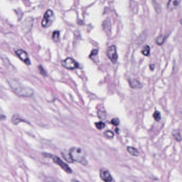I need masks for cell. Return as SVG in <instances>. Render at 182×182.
Masks as SVG:
<instances>
[{"instance_id": "1", "label": "cell", "mask_w": 182, "mask_h": 182, "mask_svg": "<svg viewBox=\"0 0 182 182\" xmlns=\"http://www.w3.org/2000/svg\"><path fill=\"white\" fill-rule=\"evenodd\" d=\"M69 155L72 161H75L82 165H87V162L86 159L85 154L81 148L78 147L70 148Z\"/></svg>"}, {"instance_id": "2", "label": "cell", "mask_w": 182, "mask_h": 182, "mask_svg": "<svg viewBox=\"0 0 182 182\" xmlns=\"http://www.w3.org/2000/svg\"><path fill=\"white\" fill-rule=\"evenodd\" d=\"M10 86L13 92L19 96L21 97H30L33 94V91L30 88L23 86L21 84L13 80L10 83Z\"/></svg>"}, {"instance_id": "3", "label": "cell", "mask_w": 182, "mask_h": 182, "mask_svg": "<svg viewBox=\"0 0 182 182\" xmlns=\"http://www.w3.org/2000/svg\"><path fill=\"white\" fill-rule=\"evenodd\" d=\"M43 156L46 157L50 158L52 159L55 164L59 166L67 173L70 174V173H72V170L70 167H69L68 165L64 162L58 157L47 154H43Z\"/></svg>"}, {"instance_id": "4", "label": "cell", "mask_w": 182, "mask_h": 182, "mask_svg": "<svg viewBox=\"0 0 182 182\" xmlns=\"http://www.w3.org/2000/svg\"><path fill=\"white\" fill-rule=\"evenodd\" d=\"M55 17L53 12L51 10H48L44 15L43 19L42 20L41 25L44 28H48L51 26Z\"/></svg>"}, {"instance_id": "5", "label": "cell", "mask_w": 182, "mask_h": 182, "mask_svg": "<svg viewBox=\"0 0 182 182\" xmlns=\"http://www.w3.org/2000/svg\"><path fill=\"white\" fill-rule=\"evenodd\" d=\"M106 55L111 61V63L114 64L116 63L117 61L118 54L115 46H111L109 47L106 51Z\"/></svg>"}, {"instance_id": "6", "label": "cell", "mask_w": 182, "mask_h": 182, "mask_svg": "<svg viewBox=\"0 0 182 182\" xmlns=\"http://www.w3.org/2000/svg\"><path fill=\"white\" fill-rule=\"evenodd\" d=\"M63 66L67 69L73 70L75 69L78 68L79 65L74 59L71 58H67L62 63Z\"/></svg>"}, {"instance_id": "7", "label": "cell", "mask_w": 182, "mask_h": 182, "mask_svg": "<svg viewBox=\"0 0 182 182\" xmlns=\"http://www.w3.org/2000/svg\"><path fill=\"white\" fill-rule=\"evenodd\" d=\"M15 54L19 57V59L23 61L27 65H30L31 64L30 59L29 58L28 54L26 52L23 50H18L15 51Z\"/></svg>"}, {"instance_id": "8", "label": "cell", "mask_w": 182, "mask_h": 182, "mask_svg": "<svg viewBox=\"0 0 182 182\" xmlns=\"http://www.w3.org/2000/svg\"><path fill=\"white\" fill-rule=\"evenodd\" d=\"M100 176L102 180L104 182H112V177L108 170L106 168H102L100 171Z\"/></svg>"}, {"instance_id": "9", "label": "cell", "mask_w": 182, "mask_h": 182, "mask_svg": "<svg viewBox=\"0 0 182 182\" xmlns=\"http://www.w3.org/2000/svg\"><path fill=\"white\" fill-rule=\"evenodd\" d=\"M181 0H169L167 3V10L169 11H171L178 6Z\"/></svg>"}, {"instance_id": "10", "label": "cell", "mask_w": 182, "mask_h": 182, "mask_svg": "<svg viewBox=\"0 0 182 182\" xmlns=\"http://www.w3.org/2000/svg\"><path fill=\"white\" fill-rule=\"evenodd\" d=\"M129 85L134 89H140L142 88L143 84L136 79H132L129 80Z\"/></svg>"}, {"instance_id": "11", "label": "cell", "mask_w": 182, "mask_h": 182, "mask_svg": "<svg viewBox=\"0 0 182 182\" xmlns=\"http://www.w3.org/2000/svg\"><path fill=\"white\" fill-rule=\"evenodd\" d=\"M172 136L177 142H181L182 141V136L180 134V130L179 129H174L172 132Z\"/></svg>"}, {"instance_id": "12", "label": "cell", "mask_w": 182, "mask_h": 182, "mask_svg": "<svg viewBox=\"0 0 182 182\" xmlns=\"http://www.w3.org/2000/svg\"><path fill=\"white\" fill-rule=\"evenodd\" d=\"M127 151L129 153L131 156L137 157L139 155V152L137 150L136 148L132 147V146H128L127 148Z\"/></svg>"}, {"instance_id": "13", "label": "cell", "mask_w": 182, "mask_h": 182, "mask_svg": "<svg viewBox=\"0 0 182 182\" xmlns=\"http://www.w3.org/2000/svg\"><path fill=\"white\" fill-rule=\"evenodd\" d=\"M167 37L163 35H161L158 37L157 38H156V42L158 46H162L164 42H165V40H166Z\"/></svg>"}, {"instance_id": "14", "label": "cell", "mask_w": 182, "mask_h": 182, "mask_svg": "<svg viewBox=\"0 0 182 182\" xmlns=\"http://www.w3.org/2000/svg\"><path fill=\"white\" fill-rule=\"evenodd\" d=\"M141 53L145 57H149L150 54V47L148 45H145L143 47L141 51Z\"/></svg>"}, {"instance_id": "15", "label": "cell", "mask_w": 182, "mask_h": 182, "mask_svg": "<svg viewBox=\"0 0 182 182\" xmlns=\"http://www.w3.org/2000/svg\"><path fill=\"white\" fill-rule=\"evenodd\" d=\"M98 50H93V51L91 52V54L89 55V58L94 61V62H96L98 60Z\"/></svg>"}, {"instance_id": "16", "label": "cell", "mask_w": 182, "mask_h": 182, "mask_svg": "<svg viewBox=\"0 0 182 182\" xmlns=\"http://www.w3.org/2000/svg\"><path fill=\"white\" fill-rule=\"evenodd\" d=\"M12 121L13 122V123L14 124L17 125L18 124L21 122V121H25L24 120L22 119L21 118L19 117V116H18L17 115H14V116L12 118Z\"/></svg>"}, {"instance_id": "17", "label": "cell", "mask_w": 182, "mask_h": 182, "mask_svg": "<svg viewBox=\"0 0 182 182\" xmlns=\"http://www.w3.org/2000/svg\"><path fill=\"white\" fill-rule=\"evenodd\" d=\"M153 118L156 121L159 122L161 119V116L160 112L158 110H156L153 114Z\"/></svg>"}, {"instance_id": "18", "label": "cell", "mask_w": 182, "mask_h": 182, "mask_svg": "<svg viewBox=\"0 0 182 182\" xmlns=\"http://www.w3.org/2000/svg\"><path fill=\"white\" fill-rule=\"evenodd\" d=\"M52 39L54 42H57L60 40V32L58 30H55L52 33Z\"/></svg>"}, {"instance_id": "19", "label": "cell", "mask_w": 182, "mask_h": 182, "mask_svg": "<svg viewBox=\"0 0 182 182\" xmlns=\"http://www.w3.org/2000/svg\"><path fill=\"white\" fill-rule=\"evenodd\" d=\"M103 135H104V136L106 137V139H111L114 136V133L110 131H106L104 132Z\"/></svg>"}, {"instance_id": "20", "label": "cell", "mask_w": 182, "mask_h": 182, "mask_svg": "<svg viewBox=\"0 0 182 182\" xmlns=\"http://www.w3.org/2000/svg\"><path fill=\"white\" fill-rule=\"evenodd\" d=\"M95 125V127H97V128L100 129V130H102L105 127V124L102 121H99L98 123H96Z\"/></svg>"}, {"instance_id": "21", "label": "cell", "mask_w": 182, "mask_h": 182, "mask_svg": "<svg viewBox=\"0 0 182 182\" xmlns=\"http://www.w3.org/2000/svg\"><path fill=\"white\" fill-rule=\"evenodd\" d=\"M111 123L112 125H114V126H117L119 124V120L118 119V118H113V119L111 120Z\"/></svg>"}, {"instance_id": "22", "label": "cell", "mask_w": 182, "mask_h": 182, "mask_svg": "<svg viewBox=\"0 0 182 182\" xmlns=\"http://www.w3.org/2000/svg\"><path fill=\"white\" fill-rule=\"evenodd\" d=\"M38 69L40 70V73L42 74V75H43V76H46V72L45 70L43 68L41 65H40L38 66Z\"/></svg>"}, {"instance_id": "23", "label": "cell", "mask_w": 182, "mask_h": 182, "mask_svg": "<svg viewBox=\"0 0 182 182\" xmlns=\"http://www.w3.org/2000/svg\"><path fill=\"white\" fill-rule=\"evenodd\" d=\"M98 116H99V118L103 119L105 118H106V116H105V113L102 111H99L98 112Z\"/></svg>"}, {"instance_id": "24", "label": "cell", "mask_w": 182, "mask_h": 182, "mask_svg": "<svg viewBox=\"0 0 182 182\" xmlns=\"http://www.w3.org/2000/svg\"><path fill=\"white\" fill-rule=\"evenodd\" d=\"M150 68L151 70H154V65H150Z\"/></svg>"}, {"instance_id": "25", "label": "cell", "mask_w": 182, "mask_h": 182, "mask_svg": "<svg viewBox=\"0 0 182 182\" xmlns=\"http://www.w3.org/2000/svg\"><path fill=\"white\" fill-rule=\"evenodd\" d=\"M180 24L182 25V18L180 19Z\"/></svg>"}, {"instance_id": "26", "label": "cell", "mask_w": 182, "mask_h": 182, "mask_svg": "<svg viewBox=\"0 0 182 182\" xmlns=\"http://www.w3.org/2000/svg\"><path fill=\"white\" fill-rule=\"evenodd\" d=\"M75 182H80L79 181H77V180H76V181H75Z\"/></svg>"}]
</instances>
